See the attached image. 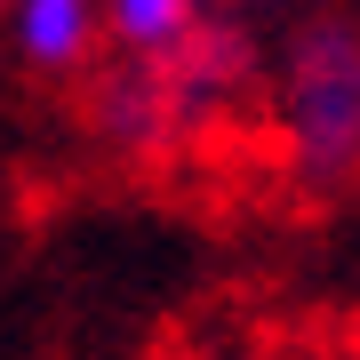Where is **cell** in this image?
Returning <instances> with one entry per match:
<instances>
[{"label":"cell","mask_w":360,"mask_h":360,"mask_svg":"<svg viewBox=\"0 0 360 360\" xmlns=\"http://www.w3.org/2000/svg\"><path fill=\"white\" fill-rule=\"evenodd\" d=\"M0 40L32 80H89L104 65L96 0H0Z\"/></svg>","instance_id":"3"},{"label":"cell","mask_w":360,"mask_h":360,"mask_svg":"<svg viewBox=\"0 0 360 360\" xmlns=\"http://www.w3.org/2000/svg\"><path fill=\"white\" fill-rule=\"evenodd\" d=\"M257 96H264V40L208 16L168 56H112V65H96L80 112H89V136L112 160L144 168V160H176L193 144H208Z\"/></svg>","instance_id":"1"},{"label":"cell","mask_w":360,"mask_h":360,"mask_svg":"<svg viewBox=\"0 0 360 360\" xmlns=\"http://www.w3.org/2000/svg\"><path fill=\"white\" fill-rule=\"evenodd\" d=\"M321 8V0H208V16H217V25H240V32H257L264 49L272 40H281L296 16H312Z\"/></svg>","instance_id":"5"},{"label":"cell","mask_w":360,"mask_h":360,"mask_svg":"<svg viewBox=\"0 0 360 360\" xmlns=\"http://www.w3.org/2000/svg\"><path fill=\"white\" fill-rule=\"evenodd\" d=\"M112 56H168L184 32L208 25V0H96Z\"/></svg>","instance_id":"4"},{"label":"cell","mask_w":360,"mask_h":360,"mask_svg":"<svg viewBox=\"0 0 360 360\" xmlns=\"http://www.w3.org/2000/svg\"><path fill=\"white\" fill-rule=\"evenodd\" d=\"M264 136L304 200L360 193V8L321 0L264 49Z\"/></svg>","instance_id":"2"}]
</instances>
